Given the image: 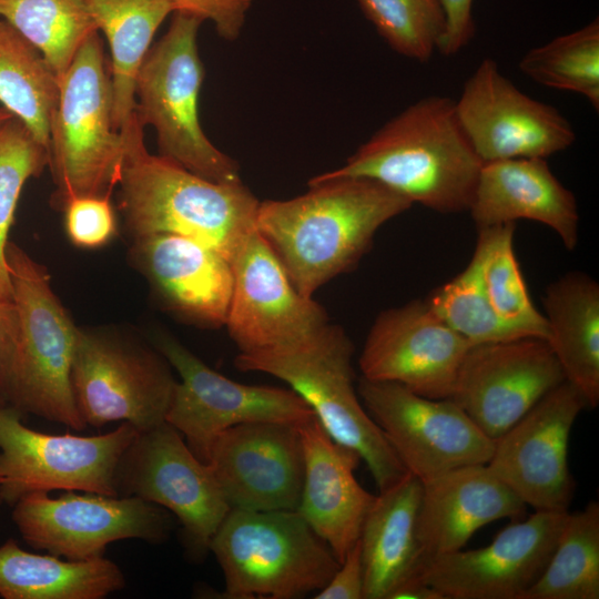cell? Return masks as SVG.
I'll return each instance as SVG.
<instances>
[{
	"label": "cell",
	"instance_id": "obj_11",
	"mask_svg": "<svg viewBox=\"0 0 599 599\" xmlns=\"http://www.w3.org/2000/svg\"><path fill=\"white\" fill-rule=\"evenodd\" d=\"M358 396L407 471L422 481L487 464L495 440L451 398L433 399L405 386L361 377Z\"/></svg>",
	"mask_w": 599,
	"mask_h": 599
},
{
	"label": "cell",
	"instance_id": "obj_43",
	"mask_svg": "<svg viewBox=\"0 0 599 599\" xmlns=\"http://www.w3.org/2000/svg\"><path fill=\"white\" fill-rule=\"evenodd\" d=\"M388 599H444L443 596L417 577H413L399 585Z\"/></svg>",
	"mask_w": 599,
	"mask_h": 599
},
{
	"label": "cell",
	"instance_id": "obj_15",
	"mask_svg": "<svg viewBox=\"0 0 599 599\" xmlns=\"http://www.w3.org/2000/svg\"><path fill=\"white\" fill-rule=\"evenodd\" d=\"M458 122L483 163L547 159L576 140L570 122L552 105L532 99L485 58L455 100Z\"/></svg>",
	"mask_w": 599,
	"mask_h": 599
},
{
	"label": "cell",
	"instance_id": "obj_22",
	"mask_svg": "<svg viewBox=\"0 0 599 599\" xmlns=\"http://www.w3.org/2000/svg\"><path fill=\"white\" fill-rule=\"evenodd\" d=\"M132 246L134 262L171 311L204 326L225 324L234 281L230 260L177 234L134 237Z\"/></svg>",
	"mask_w": 599,
	"mask_h": 599
},
{
	"label": "cell",
	"instance_id": "obj_23",
	"mask_svg": "<svg viewBox=\"0 0 599 599\" xmlns=\"http://www.w3.org/2000/svg\"><path fill=\"white\" fill-rule=\"evenodd\" d=\"M298 429L304 478L296 510L341 564L359 539L376 496L354 476L362 460L358 454L333 440L315 416Z\"/></svg>",
	"mask_w": 599,
	"mask_h": 599
},
{
	"label": "cell",
	"instance_id": "obj_17",
	"mask_svg": "<svg viewBox=\"0 0 599 599\" xmlns=\"http://www.w3.org/2000/svg\"><path fill=\"white\" fill-rule=\"evenodd\" d=\"M585 407L581 394L565 380L495 440L487 467L535 511H568L576 489L569 437Z\"/></svg>",
	"mask_w": 599,
	"mask_h": 599
},
{
	"label": "cell",
	"instance_id": "obj_18",
	"mask_svg": "<svg viewBox=\"0 0 599 599\" xmlns=\"http://www.w3.org/2000/svg\"><path fill=\"white\" fill-rule=\"evenodd\" d=\"M565 380L544 338L479 343L466 352L450 398L496 440Z\"/></svg>",
	"mask_w": 599,
	"mask_h": 599
},
{
	"label": "cell",
	"instance_id": "obj_45",
	"mask_svg": "<svg viewBox=\"0 0 599 599\" xmlns=\"http://www.w3.org/2000/svg\"><path fill=\"white\" fill-rule=\"evenodd\" d=\"M6 402H7L6 397L2 394V392L0 390V408L6 405Z\"/></svg>",
	"mask_w": 599,
	"mask_h": 599
},
{
	"label": "cell",
	"instance_id": "obj_3",
	"mask_svg": "<svg viewBox=\"0 0 599 599\" xmlns=\"http://www.w3.org/2000/svg\"><path fill=\"white\" fill-rule=\"evenodd\" d=\"M143 128L136 115L123 131L128 152L119 186L126 229L133 237L159 233L186 236L232 262L255 230L260 201L242 180L212 182L149 153Z\"/></svg>",
	"mask_w": 599,
	"mask_h": 599
},
{
	"label": "cell",
	"instance_id": "obj_46",
	"mask_svg": "<svg viewBox=\"0 0 599 599\" xmlns=\"http://www.w3.org/2000/svg\"><path fill=\"white\" fill-rule=\"evenodd\" d=\"M0 501H1V497H0Z\"/></svg>",
	"mask_w": 599,
	"mask_h": 599
},
{
	"label": "cell",
	"instance_id": "obj_38",
	"mask_svg": "<svg viewBox=\"0 0 599 599\" xmlns=\"http://www.w3.org/2000/svg\"><path fill=\"white\" fill-rule=\"evenodd\" d=\"M110 197L80 195L64 202L65 230L75 246L100 247L114 236L116 220Z\"/></svg>",
	"mask_w": 599,
	"mask_h": 599
},
{
	"label": "cell",
	"instance_id": "obj_26",
	"mask_svg": "<svg viewBox=\"0 0 599 599\" xmlns=\"http://www.w3.org/2000/svg\"><path fill=\"white\" fill-rule=\"evenodd\" d=\"M423 483L407 471L379 491L359 535L364 599H388L420 570L417 516Z\"/></svg>",
	"mask_w": 599,
	"mask_h": 599
},
{
	"label": "cell",
	"instance_id": "obj_34",
	"mask_svg": "<svg viewBox=\"0 0 599 599\" xmlns=\"http://www.w3.org/2000/svg\"><path fill=\"white\" fill-rule=\"evenodd\" d=\"M520 71L535 82L578 93L599 110V21L530 49L519 61Z\"/></svg>",
	"mask_w": 599,
	"mask_h": 599
},
{
	"label": "cell",
	"instance_id": "obj_19",
	"mask_svg": "<svg viewBox=\"0 0 599 599\" xmlns=\"http://www.w3.org/2000/svg\"><path fill=\"white\" fill-rule=\"evenodd\" d=\"M569 511H535L486 547L427 560L417 578L444 599H524L547 566Z\"/></svg>",
	"mask_w": 599,
	"mask_h": 599
},
{
	"label": "cell",
	"instance_id": "obj_41",
	"mask_svg": "<svg viewBox=\"0 0 599 599\" xmlns=\"http://www.w3.org/2000/svg\"><path fill=\"white\" fill-rule=\"evenodd\" d=\"M446 19V32L439 52L446 57L463 50L474 38V0H439Z\"/></svg>",
	"mask_w": 599,
	"mask_h": 599
},
{
	"label": "cell",
	"instance_id": "obj_29",
	"mask_svg": "<svg viewBox=\"0 0 599 599\" xmlns=\"http://www.w3.org/2000/svg\"><path fill=\"white\" fill-rule=\"evenodd\" d=\"M124 586L121 569L103 556L62 560L21 549L9 539L0 546V596L4 599H102Z\"/></svg>",
	"mask_w": 599,
	"mask_h": 599
},
{
	"label": "cell",
	"instance_id": "obj_13",
	"mask_svg": "<svg viewBox=\"0 0 599 599\" xmlns=\"http://www.w3.org/2000/svg\"><path fill=\"white\" fill-rule=\"evenodd\" d=\"M12 519L29 546L70 560L101 557L109 544L122 539L160 541L169 528L155 504L95 493L29 494L13 505Z\"/></svg>",
	"mask_w": 599,
	"mask_h": 599
},
{
	"label": "cell",
	"instance_id": "obj_27",
	"mask_svg": "<svg viewBox=\"0 0 599 599\" xmlns=\"http://www.w3.org/2000/svg\"><path fill=\"white\" fill-rule=\"evenodd\" d=\"M548 343L587 407L599 404V285L582 273L551 283L544 298Z\"/></svg>",
	"mask_w": 599,
	"mask_h": 599
},
{
	"label": "cell",
	"instance_id": "obj_33",
	"mask_svg": "<svg viewBox=\"0 0 599 599\" xmlns=\"http://www.w3.org/2000/svg\"><path fill=\"white\" fill-rule=\"evenodd\" d=\"M515 223L478 229L476 248L489 303L507 325L528 337L548 339L545 315L532 304L514 251Z\"/></svg>",
	"mask_w": 599,
	"mask_h": 599
},
{
	"label": "cell",
	"instance_id": "obj_30",
	"mask_svg": "<svg viewBox=\"0 0 599 599\" xmlns=\"http://www.w3.org/2000/svg\"><path fill=\"white\" fill-rule=\"evenodd\" d=\"M58 102L59 82L42 54L0 18V103L49 153Z\"/></svg>",
	"mask_w": 599,
	"mask_h": 599
},
{
	"label": "cell",
	"instance_id": "obj_25",
	"mask_svg": "<svg viewBox=\"0 0 599 599\" xmlns=\"http://www.w3.org/2000/svg\"><path fill=\"white\" fill-rule=\"evenodd\" d=\"M468 212L477 229L530 220L552 229L567 250L578 244L577 200L555 176L546 159L483 163Z\"/></svg>",
	"mask_w": 599,
	"mask_h": 599
},
{
	"label": "cell",
	"instance_id": "obj_40",
	"mask_svg": "<svg viewBox=\"0 0 599 599\" xmlns=\"http://www.w3.org/2000/svg\"><path fill=\"white\" fill-rule=\"evenodd\" d=\"M315 599H364V570L359 540L349 549L328 582Z\"/></svg>",
	"mask_w": 599,
	"mask_h": 599
},
{
	"label": "cell",
	"instance_id": "obj_12",
	"mask_svg": "<svg viewBox=\"0 0 599 599\" xmlns=\"http://www.w3.org/2000/svg\"><path fill=\"white\" fill-rule=\"evenodd\" d=\"M155 343L180 376L165 422L183 435L202 461L212 440L231 426L253 422L302 424L315 416L292 388L234 382L165 333L156 335Z\"/></svg>",
	"mask_w": 599,
	"mask_h": 599
},
{
	"label": "cell",
	"instance_id": "obj_16",
	"mask_svg": "<svg viewBox=\"0 0 599 599\" xmlns=\"http://www.w3.org/2000/svg\"><path fill=\"white\" fill-rule=\"evenodd\" d=\"M232 266L233 291L224 325L240 353L290 348L328 324L324 307L295 288L256 229L235 253Z\"/></svg>",
	"mask_w": 599,
	"mask_h": 599
},
{
	"label": "cell",
	"instance_id": "obj_20",
	"mask_svg": "<svg viewBox=\"0 0 599 599\" xmlns=\"http://www.w3.org/2000/svg\"><path fill=\"white\" fill-rule=\"evenodd\" d=\"M470 345L425 300H414L376 317L358 364L366 379L398 383L427 398H450Z\"/></svg>",
	"mask_w": 599,
	"mask_h": 599
},
{
	"label": "cell",
	"instance_id": "obj_7",
	"mask_svg": "<svg viewBox=\"0 0 599 599\" xmlns=\"http://www.w3.org/2000/svg\"><path fill=\"white\" fill-rule=\"evenodd\" d=\"M6 258L19 317L7 400L21 412L82 430L87 424L71 383L79 327L54 294L42 265L11 242Z\"/></svg>",
	"mask_w": 599,
	"mask_h": 599
},
{
	"label": "cell",
	"instance_id": "obj_21",
	"mask_svg": "<svg viewBox=\"0 0 599 599\" xmlns=\"http://www.w3.org/2000/svg\"><path fill=\"white\" fill-rule=\"evenodd\" d=\"M300 424L253 422L231 426L204 457L231 508L295 510L303 478Z\"/></svg>",
	"mask_w": 599,
	"mask_h": 599
},
{
	"label": "cell",
	"instance_id": "obj_31",
	"mask_svg": "<svg viewBox=\"0 0 599 599\" xmlns=\"http://www.w3.org/2000/svg\"><path fill=\"white\" fill-rule=\"evenodd\" d=\"M599 598V504L568 512L551 557L524 599Z\"/></svg>",
	"mask_w": 599,
	"mask_h": 599
},
{
	"label": "cell",
	"instance_id": "obj_36",
	"mask_svg": "<svg viewBox=\"0 0 599 599\" xmlns=\"http://www.w3.org/2000/svg\"><path fill=\"white\" fill-rule=\"evenodd\" d=\"M363 14L397 53L427 62L439 50L446 19L439 0H356Z\"/></svg>",
	"mask_w": 599,
	"mask_h": 599
},
{
	"label": "cell",
	"instance_id": "obj_37",
	"mask_svg": "<svg viewBox=\"0 0 599 599\" xmlns=\"http://www.w3.org/2000/svg\"><path fill=\"white\" fill-rule=\"evenodd\" d=\"M50 163L49 151L12 116L0 125V297H11L6 247L24 183Z\"/></svg>",
	"mask_w": 599,
	"mask_h": 599
},
{
	"label": "cell",
	"instance_id": "obj_39",
	"mask_svg": "<svg viewBox=\"0 0 599 599\" xmlns=\"http://www.w3.org/2000/svg\"><path fill=\"white\" fill-rule=\"evenodd\" d=\"M174 12H183L202 21L211 20L220 37L238 38L252 0H170Z\"/></svg>",
	"mask_w": 599,
	"mask_h": 599
},
{
	"label": "cell",
	"instance_id": "obj_42",
	"mask_svg": "<svg viewBox=\"0 0 599 599\" xmlns=\"http://www.w3.org/2000/svg\"><path fill=\"white\" fill-rule=\"evenodd\" d=\"M19 335L13 297H0V390L8 396Z\"/></svg>",
	"mask_w": 599,
	"mask_h": 599
},
{
	"label": "cell",
	"instance_id": "obj_44",
	"mask_svg": "<svg viewBox=\"0 0 599 599\" xmlns=\"http://www.w3.org/2000/svg\"><path fill=\"white\" fill-rule=\"evenodd\" d=\"M14 116L12 113H10L7 109L3 106H0V125H2L6 121Z\"/></svg>",
	"mask_w": 599,
	"mask_h": 599
},
{
	"label": "cell",
	"instance_id": "obj_14",
	"mask_svg": "<svg viewBox=\"0 0 599 599\" xmlns=\"http://www.w3.org/2000/svg\"><path fill=\"white\" fill-rule=\"evenodd\" d=\"M116 489L171 510L200 552L231 510L209 465L166 422L138 434L118 468Z\"/></svg>",
	"mask_w": 599,
	"mask_h": 599
},
{
	"label": "cell",
	"instance_id": "obj_24",
	"mask_svg": "<svg viewBox=\"0 0 599 599\" xmlns=\"http://www.w3.org/2000/svg\"><path fill=\"white\" fill-rule=\"evenodd\" d=\"M422 483L420 569L430 558L463 549L479 528L504 518L519 520L526 514L527 506L486 464L455 468Z\"/></svg>",
	"mask_w": 599,
	"mask_h": 599
},
{
	"label": "cell",
	"instance_id": "obj_8",
	"mask_svg": "<svg viewBox=\"0 0 599 599\" xmlns=\"http://www.w3.org/2000/svg\"><path fill=\"white\" fill-rule=\"evenodd\" d=\"M203 21L173 12L166 33L151 45L134 84L135 113L156 133L160 155L216 183L240 181L238 164L204 134L199 97L204 67L197 50Z\"/></svg>",
	"mask_w": 599,
	"mask_h": 599
},
{
	"label": "cell",
	"instance_id": "obj_35",
	"mask_svg": "<svg viewBox=\"0 0 599 599\" xmlns=\"http://www.w3.org/2000/svg\"><path fill=\"white\" fill-rule=\"evenodd\" d=\"M425 301L446 325L471 344L528 337L505 324L494 312L485 290L477 248L466 268L434 290Z\"/></svg>",
	"mask_w": 599,
	"mask_h": 599
},
{
	"label": "cell",
	"instance_id": "obj_1",
	"mask_svg": "<svg viewBox=\"0 0 599 599\" xmlns=\"http://www.w3.org/2000/svg\"><path fill=\"white\" fill-rule=\"evenodd\" d=\"M290 200L260 201L255 229L268 243L295 288L306 297L351 271L377 230L413 203L366 177H321Z\"/></svg>",
	"mask_w": 599,
	"mask_h": 599
},
{
	"label": "cell",
	"instance_id": "obj_6",
	"mask_svg": "<svg viewBox=\"0 0 599 599\" xmlns=\"http://www.w3.org/2000/svg\"><path fill=\"white\" fill-rule=\"evenodd\" d=\"M128 141L112 123V88L102 41L93 32L59 82L50 132V167L60 205L73 196H111Z\"/></svg>",
	"mask_w": 599,
	"mask_h": 599
},
{
	"label": "cell",
	"instance_id": "obj_9",
	"mask_svg": "<svg viewBox=\"0 0 599 599\" xmlns=\"http://www.w3.org/2000/svg\"><path fill=\"white\" fill-rule=\"evenodd\" d=\"M14 406L0 408V497L14 505L33 493L63 489L119 496L116 473L139 430L128 423L106 434L33 430Z\"/></svg>",
	"mask_w": 599,
	"mask_h": 599
},
{
	"label": "cell",
	"instance_id": "obj_4",
	"mask_svg": "<svg viewBox=\"0 0 599 599\" xmlns=\"http://www.w3.org/2000/svg\"><path fill=\"white\" fill-rule=\"evenodd\" d=\"M353 353L354 345L345 331L328 323L319 333L293 347L240 353L235 366L243 372L266 373L287 383L311 407L331 438L357 453L366 463L382 491L407 470L354 387Z\"/></svg>",
	"mask_w": 599,
	"mask_h": 599
},
{
	"label": "cell",
	"instance_id": "obj_2",
	"mask_svg": "<svg viewBox=\"0 0 599 599\" xmlns=\"http://www.w3.org/2000/svg\"><path fill=\"white\" fill-rule=\"evenodd\" d=\"M483 161L455 100L423 98L387 121L341 167L321 177H366L443 214L468 211Z\"/></svg>",
	"mask_w": 599,
	"mask_h": 599
},
{
	"label": "cell",
	"instance_id": "obj_28",
	"mask_svg": "<svg viewBox=\"0 0 599 599\" xmlns=\"http://www.w3.org/2000/svg\"><path fill=\"white\" fill-rule=\"evenodd\" d=\"M98 30L111 53L112 123L123 132L135 118L134 84L153 37L174 12L170 0H85Z\"/></svg>",
	"mask_w": 599,
	"mask_h": 599
},
{
	"label": "cell",
	"instance_id": "obj_32",
	"mask_svg": "<svg viewBox=\"0 0 599 599\" xmlns=\"http://www.w3.org/2000/svg\"><path fill=\"white\" fill-rule=\"evenodd\" d=\"M0 18L38 49L58 82L85 40L99 31L85 0H0Z\"/></svg>",
	"mask_w": 599,
	"mask_h": 599
},
{
	"label": "cell",
	"instance_id": "obj_10",
	"mask_svg": "<svg viewBox=\"0 0 599 599\" xmlns=\"http://www.w3.org/2000/svg\"><path fill=\"white\" fill-rule=\"evenodd\" d=\"M169 365L118 336L79 328L71 383L87 426L121 422L141 433L164 423L176 383Z\"/></svg>",
	"mask_w": 599,
	"mask_h": 599
},
{
	"label": "cell",
	"instance_id": "obj_5",
	"mask_svg": "<svg viewBox=\"0 0 599 599\" xmlns=\"http://www.w3.org/2000/svg\"><path fill=\"white\" fill-rule=\"evenodd\" d=\"M209 550L229 599H295L321 590L339 562L295 510L231 508Z\"/></svg>",
	"mask_w": 599,
	"mask_h": 599
}]
</instances>
